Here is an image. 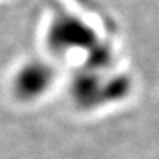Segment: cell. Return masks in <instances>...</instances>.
I'll list each match as a JSON object with an SVG mask.
<instances>
[{
	"instance_id": "7a4b0ae2",
	"label": "cell",
	"mask_w": 159,
	"mask_h": 159,
	"mask_svg": "<svg viewBox=\"0 0 159 159\" xmlns=\"http://www.w3.org/2000/svg\"><path fill=\"white\" fill-rule=\"evenodd\" d=\"M55 80V71L47 62L31 61L16 71L12 89L19 100L31 102L43 96Z\"/></svg>"
},
{
	"instance_id": "6da1fadb",
	"label": "cell",
	"mask_w": 159,
	"mask_h": 159,
	"mask_svg": "<svg viewBox=\"0 0 159 159\" xmlns=\"http://www.w3.org/2000/svg\"><path fill=\"white\" fill-rule=\"evenodd\" d=\"M130 91L127 77L118 75L103 81L102 77L91 74L78 75L72 83V96L81 108L91 109L124 99Z\"/></svg>"
},
{
	"instance_id": "3957f363",
	"label": "cell",
	"mask_w": 159,
	"mask_h": 159,
	"mask_svg": "<svg viewBox=\"0 0 159 159\" xmlns=\"http://www.w3.org/2000/svg\"><path fill=\"white\" fill-rule=\"evenodd\" d=\"M49 43L57 50H69L75 47L90 46L93 34L83 22L74 16L59 18L55 21L49 33Z\"/></svg>"
}]
</instances>
